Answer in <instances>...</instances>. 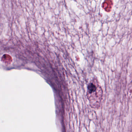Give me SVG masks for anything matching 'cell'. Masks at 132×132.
<instances>
[{
	"label": "cell",
	"mask_w": 132,
	"mask_h": 132,
	"mask_svg": "<svg viewBox=\"0 0 132 132\" xmlns=\"http://www.w3.org/2000/svg\"><path fill=\"white\" fill-rule=\"evenodd\" d=\"M103 92L98 80L95 78L92 79L88 86L87 97L89 105L92 108H99L102 99Z\"/></svg>",
	"instance_id": "1"
}]
</instances>
